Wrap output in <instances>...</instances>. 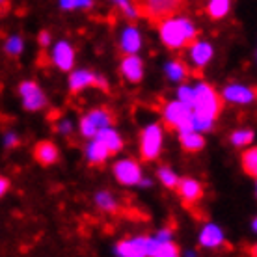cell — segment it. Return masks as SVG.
<instances>
[{
  "mask_svg": "<svg viewBox=\"0 0 257 257\" xmlns=\"http://www.w3.org/2000/svg\"><path fill=\"white\" fill-rule=\"evenodd\" d=\"M159 32H161V39L164 47L170 49V51L185 49V47L196 43L199 38V32L196 30V26L188 19H183V17L166 19L164 23L159 25Z\"/></svg>",
  "mask_w": 257,
  "mask_h": 257,
  "instance_id": "obj_1",
  "label": "cell"
},
{
  "mask_svg": "<svg viewBox=\"0 0 257 257\" xmlns=\"http://www.w3.org/2000/svg\"><path fill=\"white\" fill-rule=\"evenodd\" d=\"M188 0H133L138 17L146 19L153 26H159L166 19L177 17Z\"/></svg>",
  "mask_w": 257,
  "mask_h": 257,
  "instance_id": "obj_2",
  "label": "cell"
},
{
  "mask_svg": "<svg viewBox=\"0 0 257 257\" xmlns=\"http://www.w3.org/2000/svg\"><path fill=\"white\" fill-rule=\"evenodd\" d=\"M192 114L194 110L183 101H168L162 108V123L168 131H194Z\"/></svg>",
  "mask_w": 257,
  "mask_h": 257,
  "instance_id": "obj_3",
  "label": "cell"
},
{
  "mask_svg": "<svg viewBox=\"0 0 257 257\" xmlns=\"http://www.w3.org/2000/svg\"><path fill=\"white\" fill-rule=\"evenodd\" d=\"M196 103H194V110L203 112L207 116H211L212 119H216L220 116V112L224 108V97L218 95V91L211 88L209 84L201 82L196 88Z\"/></svg>",
  "mask_w": 257,
  "mask_h": 257,
  "instance_id": "obj_4",
  "label": "cell"
},
{
  "mask_svg": "<svg viewBox=\"0 0 257 257\" xmlns=\"http://www.w3.org/2000/svg\"><path fill=\"white\" fill-rule=\"evenodd\" d=\"M212 58V47L205 41H196L192 45H188L183 49V62L190 67L192 77H201V69L209 64V60Z\"/></svg>",
  "mask_w": 257,
  "mask_h": 257,
  "instance_id": "obj_5",
  "label": "cell"
},
{
  "mask_svg": "<svg viewBox=\"0 0 257 257\" xmlns=\"http://www.w3.org/2000/svg\"><path fill=\"white\" fill-rule=\"evenodd\" d=\"M114 119H116V116L108 108H97L80 119V133H82V136L95 138L97 133L110 127L114 123Z\"/></svg>",
  "mask_w": 257,
  "mask_h": 257,
  "instance_id": "obj_6",
  "label": "cell"
},
{
  "mask_svg": "<svg viewBox=\"0 0 257 257\" xmlns=\"http://www.w3.org/2000/svg\"><path fill=\"white\" fill-rule=\"evenodd\" d=\"M157 238L151 237H138V238H127L117 242L116 253L123 257H144V255H153Z\"/></svg>",
  "mask_w": 257,
  "mask_h": 257,
  "instance_id": "obj_7",
  "label": "cell"
},
{
  "mask_svg": "<svg viewBox=\"0 0 257 257\" xmlns=\"http://www.w3.org/2000/svg\"><path fill=\"white\" fill-rule=\"evenodd\" d=\"M162 144V131L159 125H149L142 133V144H140V155L144 161H155L161 153Z\"/></svg>",
  "mask_w": 257,
  "mask_h": 257,
  "instance_id": "obj_8",
  "label": "cell"
},
{
  "mask_svg": "<svg viewBox=\"0 0 257 257\" xmlns=\"http://www.w3.org/2000/svg\"><path fill=\"white\" fill-rule=\"evenodd\" d=\"M88 86H95V88H101V90L108 91L106 80L93 75L91 71L82 69V71H73V73H71V77H69L71 93H78V91L84 90V88H88Z\"/></svg>",
  "mask_w": 257,
  "mask_h": 257,
  "instance_id": "obj_9",
  "label": "cell"
},
{
  "mask_svg": "<svg viewBox=\"0 0 257 257\" xmlns=\"http://www.w3.org/2000/svg\"><path fill=\"white\" fill-rule=\"evenodd\" d=\"M21 97H23V104H25L26 110H30V112H36V110L43 108L47 104V99L43 95V91L39 88L36 82H23L21 84Z\"/></svg>",
  "mask_w": 257,
  "mask_h": 257,
  "instance_id": "obj_10",
  "label": "cell"
},
{
  "mask_svg": "<svg viewBox=\"0 0 257 257\" xmlns=\"http://www.w3.org/2000/svg\"><path fill=\"white\" fill-rule=\"evenodd\" d=\"M114 175L116 179L125 185V187H133V185H140L142 183V172L140 166L135 161H119L114 166Z\"/></svg>",
  "mask_w": 257,
  "mask_h": 257,
  "instance_id": "obj_11",
  "label": "cell"
},
{
  "mask_svg": "<svg viewBox=\"0 0 257 257\" xmlns=\"http://www.w3.org/2000/svg\"><path fill=\"white\" fill-rule=\"evenodd\" d=\"M177 192H179L181 199H183V203L187 209H192L194 205H198L201 198H203V187L199 185L198 181L194 179H181L177 188H175Z\"/></svg>",
  "mask_w": 257,
  "mask_h": 257,
  "instance_id": "obj_12",
  "label": "cell"
},
{
  "mask_svg": "<svg viewBox=\"0 0 257 257\" xmlns=\"http://www.w3.org/2000/svg\"><path fill=\"white\" fill-rule=\"evenodd\" d=\"M119 71L127 82L138 84L144 77V62L136 54H125L121 65H119Z\"/></svg>",
  "mask_w": 257,
  "mask_h": 257,
  "instance_id": "obj_13",
  "label": "cell"
},
{
  "mask_svg": "<svg viewBox=\"0 0 257 257\" xmlns=\"http://www.w3.org/2000/svg\"><path fill=\"white\" fill-rule=\"evenodd\" d=\"M257 97L255 88H244V86H227L224 90V99L229 103L237 104H248Z\"/></svg>",
  "mask_w": 257,
  "mask_h": 257,
  "instance_id": "obj_14",
  "label": "cell"
},
{
  "mask_svg": "<svg viewBox=\"0 0 257 257\" xmlns=\"http://www.w3.org/2000/svg\"><path fill=\"white\" fill-rule=\"evenodd\" d=\"M52 62L58 65L62 71H69L73 67V62H75V51H73V47L69 43H65V41H60L58 45L54 47Z\"/></svg>",
  "mask_w": 257,
  "mask_h": 257,
  "instance_id": "obj_15",
  "label": "cell"
},
{
  "mask_svg": "<svg viewBox=\"0 0 257 257\" xmlns=\"http://www.w3.org/2000/svg\"><path fill=\"white\" fill-rule=\"evenodd\" d=\"M34 159L41 164V166H51L58 161V149L52 142H39L34 148Z\"/></svg>",
  "mask_w": 257,
  "mask_h": 257,
  "instance_id": "obj_16",
  "label": "cell"
},
{
  "mask_svg": "<svg viewBox=\"0 0 257 257\" xmlns=\"http://www.w3.org/2000/svg\"><path fill=\"white\" fill-rule=\"evenodd\" d=\"M110 149L106 148V144L104 142H101L99 138H95V140L91 142L90 146H88V149H86V157H88V162L90 164H103L106 159H108Z\"/></svg>",
  "mask_w": 257,
  "mask_h": 257,
  "instance_id": "obj_17",
  "label": "cell"
},
{
  "mask_svg": "<svg viewBox=\"0 0 257 257\" xmlns=\"http://www.w3.org/2000/svg\"><path fill=\"white\" fill-rule=\"evenodd\" d=\"M179 140L183 149L188 153H198L205 146V140L201 135H198V131H183V133H179Z\"/></svg>",
  "mask_w": 257,
  "mask_h": 257,
  "instance_id": "obj_18",
  "label": "cell"
},
{
  "mask_svg": "<svg viewBox=\"0 0 257 257\" xmlns=\"http://www.w3.org/2000/svg\"><path fill=\"white\" fill-rule=\"evenodd\" d=\"M199 244L205 248H218L224 244V235L218 229V225H205L201 231V237H199Z\"/></svg>",
  "mask_w": 257,
  "mask_h": 257,
  "instance_id": "obj_19",
  "label": "cell"
},
{
  "mask_svg": "<svg viewBox=\"0 0 257 257\" xmlns=\"http://www.w3.org/2000/svg\"><path fill=\"white\" fill-rule=\"evenodd\" d=\"M140 45H142V41H140L138 30H136L135 26H128L121 36V52L123 54H136L138 49H140Z\"/></svg>",
  "mask_w": 257,
  "mask_h": 257,
  "instance_id": "obj_20",
  "label": "cell"
},
{
  "mask_svg": "<svg viewBox=\"0 0 257 257\" xmlns=\"http://www.w3.org/2000/svg\"><path fill=\"white\" fill-rule=\"evenodd\" d=\"M166 75L170 77V80L174 82H185L188 77H192L190 67H188L183 60H174L166 65Z\"/></svg>",
  "mask_w": 257,
  "mask_h": 257,
  "instance_id": "obj_21",
  "label": "cell"
},
{
  "mask_svg": "<svg viewBox=\"0 0 257 257\" xmlns=\"http://www.w3.org/2000/svg\"><path fill=\"white\" fill-rule=\"evenodd\" d=\"M95 138H99L101 142L106 144V148L110 149V153H117V151L123 148V140L119 138V135H117L116 131H114V128H110V127L99 131Z\"/></svg>",
  "mask_w": 257,
  "mask_h": 257,
  "instance_id": "obj_22",
  "label": "cell"
},
{
  "mask_svg": "<svg viewBox=\"0 0 257 257\" xmlns=\"http://www.w3.org/2000/svg\"><path fill=\"white\" fill-rule=\"evenodd\" d=\"M227 12H229V0H209V4L205 6V13L212 21L224 19Z\"/></svg>",
  "mask_w": 257,
  "mask_h": 257,
  "instance_id": "obj_23",
  "label": "cell"
},
{
  "mask_svg": "<svg viewBox=\"0 0 257 257\" xmlns=\"http://www.w3.org/2000/svg\"><path fill=\"white\" fill-rule=\"evenodd\" d=\"M153 255L155 257H175V255H179V248H177V244H174L172 240H161V238H157Z\"/></svg>",
  "mask_w": 257,
  "mask_h": 257,
  "instance_id": "obj_24",
  "label": "cell"
},
{
  "mask_svg": "<svg viewBox=\"0 0 257 257\" xmlns=\"http://www.w3.org/2000/svg\"><path fill=\"white\" fill-rule=\"evenodd\" d=\"M242 168L246 174L257 179V148L246 149L242 153Z\"/></svg>",
  "mask_w": 257,
  "mask_h": 257,
  "instance_id": "obj_25",
  "label": "cell"
},
{
  "mask_svg": "<svg viewBox=\"0 0 257 257\" xmlns=\"http://www.w3.org/2000/svg\"><path fill=\"white\" fill-rule=\"evenodd\" d=\"M95 201H97V205L106 212H117L119 211V203H117L116 198H114L110 192H99L95 196Z\"/></svg>",
  "mask_w": 257,
  "mask_h": 257,
  "instance_id": "obj_26",
  "label": "cell"
},
{
  "mask_svg": "<svg viewBox=\"0 0 257 257\" xmlns=\"http://www.w3.org/2000/svg\"><path fill=\"white\" fill-rule=\"evenodd\" d=\"M212 121H214V119H212L211 116H207V114H203V112L194 110V114H192L194 131H211Z\"/></svg>",
  "mask_w": 257,
  "mask_h": 257,
  "instance_id": "obj_27",
  "label": "cell"
},
{
  "mask_svg": "<svg viewBox=\"0 0 257 257\" xmlns=\"http://www.w3.org/2000/svg\"><path fill=\"white\" fill-rule=\"evenodd\" d=\"M159 177H161L162 185H164L166 188H172V190L177 188V185H179V181H181V179H177V175L166 166H162L161 170H159Z\"/></svg>",
  "mask_w": 257,
  "mask_h": 257,
  "instance_id": "obj_28",
  "label": "cell"
},
{
  "mask_svg": "<svg viewBox=\"0 0 257 257\" xmlns=\"http://www.w3.org/2000/svg\"><path fill=\"white\" fill-rule=\"evenodd\" d=\"M251 140H253V133L251 131H235L231 135V144L237 146V148H246L250 146Z\"/></svg>",
  "mask_w": 257,
  "mask_h": 257,
  "instance_id": "obj_29",
  "label": "cell"
},
{
  "mask_svg": "<svg viewBox=\"0 0 257 257\" xmlns=\"http://www.w3.org/2000/svg\"><path fill=\"white\" fill-rule=\"evenodd\" d=\"M177 97H179V101H183V103L188 104L194 110V103H196V91H194V88L181 86L179 90H177Z\"/></svg>",
  "mask_w": 257,
  "mask_h": 257,
  "instance_id": "obj_30",
  "label": "cell"
},
{
  "mask_svg": "<svg viewBox=\"0 0 257 257\" xmlns=\"http://www.w3.org/2000/svg\"><path fill=\"white\" fill-rule=\"evenodd\" d=\"M93 0H60V6L64 10H75V8H91Z\"/></svg>",
  "mask_w": 257,
  "mask_h": 257,
  "instance_id": "obj_31",
  "label": "cell"
},
{
  "mask_svg": "<svg viewBox=\"0 0 257 257\" xmlns=\"http://www.w3.org/2000/svg\"><path fill=\"white\" fill-rule=\"evenodd\" d=\"M6 51L12 54V56H19L21 51H23V41H21V38H10L6 43Z\"/></svg>",
  "mask_w": 257,
  "mask_h": 257,
  "instance_id": "obj_32",
  "label": "cell"
},
{
  "mask_svg": "<svg viewBox=\"0 0 257 257\" xmlns=\"http://www.w3.org/2000/svg\"><path fill=\"white\" fill-rule=\"evenodd\" d=\"M49 41H51V36H49V32H41V34H39V45L47 47V45H49Z\"/></svg>",
  "mask_w": 257,
  "mask_h": 257,
  "instance_id": "obj_33",
  "label": "cell"
},
{
  "mask_svg": "<svg viewBox=\"0 0 257 257\" xmlns=\"http://www.w3.org/2000/svg\"><path fill=\"white\" fill-rule=\"evenodd\" d=\"M56 128H58V131H62V133H71V123L69 121H62Z\"/></svg>",
  "mask_w": 257,
  "mask_h": 257,
  "instance_id": "obj_34",
  "label": "cell"
},
{
  "mask_svg": "<svg viewBox=\"0 0 257 257\" xmlns=\"http://www.w3.org/2000/svg\"><path fill=\"white\" fill-rule=\"evenodd\" d=\"M6 146H17V138L13 135H8L6 136Z\"/></svg>",
  "mask_w": 257,
  "mask_h": 257,
  "instance_id": "obj_35",
  "label": "cell"
},
{
  "mask_svg": "<svg viewBox=\"0 0 257 257\" xmlns=\"http://www.w3.org/2000/svg\"><path fill=\"white\" fill-rule=\"evenodd\" d=\"M8 187H10V183H8V179H2L0 181V192L4 194L8 190Z\"/></svg>",
  "mask_w": 257,
  "mask_h": 257,
  "instance_id": "obj_36",
  "label": "cell"
},
{
  "mask_svg": "<svg viewBox=\"0 0 257 257\" xmlns=\"http://www.w3.org/2000/svg\"><path fill=\"white\" fill-rule=\"evenodd\" d=\"M253 229H255V231H257V218L253 220Z\"/></svg>",
  "mask_w": 257,
  "mask_h": 257,
  "instance_id": "obj_37",
  "label": "cell"
},
{
  "mask_svg": "<svg viewBox=\"0 0 257 257\" xmlns=\"http://www.w3.org/2000/svg\"><path fill=\"white\" fill-rule=\"evenodd\" d=\"M255 91H257V88H255Z\"/></svg>",
  "mask_w": 257,
  "mask_h": 257,
  "instance_id": "obj_38",
  "label": "cell"
}]
</instances>
